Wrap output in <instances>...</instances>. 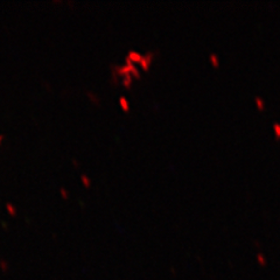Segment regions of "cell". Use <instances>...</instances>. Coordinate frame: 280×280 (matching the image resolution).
<instances>
[{"instance_id":"6da1fadb","label":"cell","mask_w":280,"mask_h":280,"mask_svg":"<svg viewBox=\"0 0 280 280\" xmlns=\"http://www.w3.org/2000/svg\"><path fill=\"white\" fill-rule=\"evenodd\" d=\"M256 104H257V106L259 110H264V107H265V103L263 99L260 98H256Z\"/></svg>"},{"instance_id":"7a4b0ae2","label":"cell","mask_w":280,"mask_h":280,"mask_svg":"<svg viewBox=\"0 0 280 280\" xmlns=\"http://www.w3.org/2000/svg\"><path fill=\"white\" fill-rule=\"evenodd\" d=\"M120 105L124 107L125 110H127V109H129V104H127V101H126V98H124V97L120 98Z\"/></svg>"},{"instance_id":"3957f363","label":"cell","mask_w":280,"mask_h":280,"mask_svg":"<svg viewBox=\"0 0 280 280\" xmlns=\"http://www.w3.org/2000/svg\"><path fill=\"white\" fill-rule=\"evenodd\" d=\"M210 58H211V61H213L214 64H215V66L217 67V66H218V58H217V56H216V55H211V56H210Z\"/></svg>"}]
</instances>
